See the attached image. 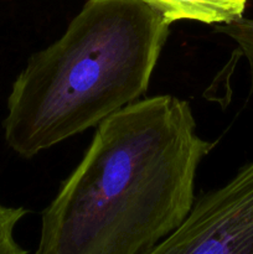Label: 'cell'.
Returning a JSON list of instances; mask_svg holds the SVG:
<instances>
[{"label": "cell", "instance_id": "cell-1", "mask_svg": "<svg viewBox=\"0 0 253 254\" xmlns=\"http://www.w3.org/2000/svg\"><path fill=\"white\" fill-rule=\"evenodd\" d=\"M213 146L196 133L189 102L170 94L112 114L42 212L35 254L145 253L189 215Z\"/></svg>", "mask_w": 253, "mask_h": 254}, {"label": "cell", "instance_id": "cell-2", "mask_svg": "<svg viewBox=\"0 0 253 254\" xmlns=\"http://www.w3.org/2000/svg\"><path fill=\"white\" fill-rule=\"evenodd\" d=\"M169 34L144 0H87L15 78L2 122L7 146L31 159L140 99Z\"/></svg>", "mask_w": 253, "mask_h": 254}, {"label": "cell", "instance_id": "cell-3", "mask_svg": "<svg viewBox=\"0 0 253 254\" xmlns=\"http://www.w3.org/2000/svg\"><path fill=\"white\" fill-rule=\"evenodd\" d=\"M143 254H253V161L195 198L185 220Z\"/></svg>", "mask_w": 253, "mask_h": 254}, {"label": "cell", "instance_id": "cell-4", "mask_svg": "<svg viewBox=\"0 0 253 254\" xmlns=\"http://www.w3.org/2000/svg\"><path fill=\"white\" fill-rule=\"evenodd\" d=\"M166 24L180 20L211 25L228 24L243 17L248 0H144Z\"/></svg>", "mask_w": 253, "mask_h": 254}, {"label": "cell", "instance_id": "cell-5", "mask_svg": "<svg viewBox=\"0 0 253 254\" xmlns=\"http://www.w3.org/2000/svg\"><path fill=\"white\" fill-rule=\"evenodd\" d=\"M216 32L227 35L240 47L250 67L251 87L253 91V19L241 17L228 24L216 25Z\"/></svg>", "mask_w": 253, "mask_h": 254}, {"label": "cell", "instance_id": "cell-6", "mask_svg": "<svg viewBox=\"0 0 253 254\" xmlns=\"http://www.w3.org/2000/svg\"><path fill=\"white\" fill-rule=\"evenodd\" d=\"M27 213L25 207H10L0 202V254H27L14 237L15 227Z\"/></svg>", "mask_w": 253, "mask_h": 254}]
</instances>
